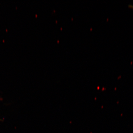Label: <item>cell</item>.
I'll return each mask as SVG.
<instances>
[{
  "label": "cell",
  "mask_w": 133,
  "mask_h": 133,
  "mask_svg": "<svg viewBox=\"0 0 133 133\" xmlns=\"http://www.w3.org/2000/svg\"><path fill=\"white\" fill-rule=\"evenodd\" d=\"M129 8H131V9H133V5H130L129 6Z\"/></svg>",
  "instance_id": "1"
}]
</instances>
